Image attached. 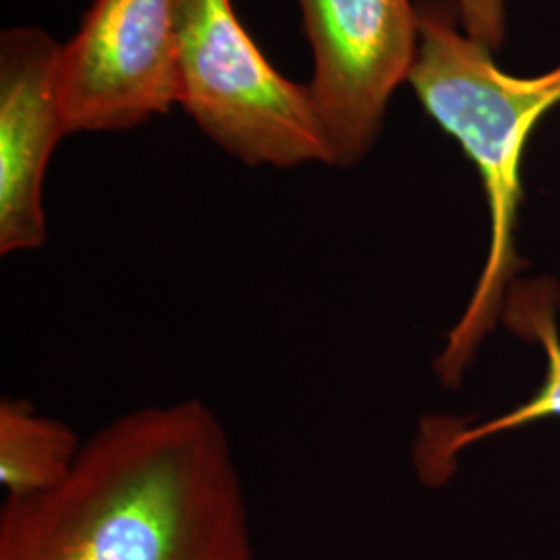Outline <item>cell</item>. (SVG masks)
Returning a JSON list of instances; mask_svg holds the SVG:
<instances>
[{
    "label": "cell",
    "instance_id": "obj_2",
    "mask_svg": "<svg viewBox=\"0 0 560 560\" xmlns=\"http://www.w3.org/2000/svg\"><path fill=\"white\" fill-rule=\"evenodd\" d=\"M418 20L420 46L409 85L428 117L474 162L490 214V245L476 289L434 363L442 384L457 386L481 340L502 320L523 264L515 247L521 164L538 122L560 106V65L527 78L502 71L494 52L463 32L448 2H423Z\"/></svg>",
    "mask_w": 560,
    "mask_h": 560
},
{
    "label": "cell",
    "instance_id": "obj_3",
    "mask_svg": "<svg viewBox=\"0 0 560 560\" xmlns=\"http://www.w3.org/2000/svg\"><path fill=\"white\" fill-rule=\"evenodd\" d=\"M177 104L247 166H335L307 85L287 80L237 20L233 0H180Z\"/></svg>",
    "mask_w": 560,
    "mask_h": 560
},
{
    "label": "cell",
    "instance_id": "obj_8",
    "mask_svg": "<svg viewBox=\"0 0 560 560\" xmlns=\"http://www.w3.org/2000/svg\"><path fill=\"white\" fill-rule=\"evenodd\" d=\"M83 442L57 418L40 416L25 399L0 402V483L9 499L34 497L65 480Z\"/></svg>",
    "mask_w": 560,
    "mask_h": 560
},
{
    "label": "cell",
    "instance_id": "obj_7",
    "mask_svg": "<svg viewBox=\"0 0 560 560\" xmlns=\"http://www.w3.org/2000/svg\"><path fill=\"white\" fill-rule=\"evenodd\" d=\"M559 284L550 279L513 282L502 310V322L521 339L536 342L546 355L544 381L536 395L494 420L463 423L455 420L428 421L418 444V465L423 480H446L455 460L471 444L534 421L560 418Z\"/></svg>",
    "mask_w": 560,
    "mask_h": 560
},
{
    "label": "cell",
    "instance_id": "obj_9",
    "mask_svg": "<svg viewBox=\"0 0 560 560\" xmlns=\"http://www.w3.org/2000/svg\"><path fill=\"white\" fill-rule=\"evenodd\" d=\"M463 32L497 52L506 36V0H455Z\"/></svg>",
    "mask_w": 560,
    "mask_h": 560
},
{
    "label": "cell",
    "instance_id": "obj_4",
    "mask_svg": "<svg viewBox=\"0 0 560 560\" xmlns=\"http://www.w3.org/2000/svg\"><path fill=\"white\" fill-rule=\"evenodd\" d=\"M180 0H94L60 46L65 131H127L166 115L179 96Z\"/></svg>",
    "mask_w": 560,
    "mask_h": 560
},
{
    "label": "cell",
    "instance_id": "obj_6",
    "mask_svg": "<svg viewBox=\"0 0 560 560\" xmlns=\"http://www.w3.org/2000/svg\"><path fill=\"white\" fill-rule=\"evenodd\" d=\"M60 46L44 30L0 36V254L46 243L44 179L67 131L59 102Z\"/></svg>",
    "mask_w": 560,
    "mask_h": 560
},
{
    "label": "cell",
    "instance_id": "obj_5",
    "mask_svg": "<svg viewBox=\"0 0 560 560\" xmlns=\"http://www.w3.org/2000/svg\"><path fill=\"white\" fill-rule=\"evenodd\" d=\"M314 50L312 101L328 133L335 166L368 156L388 102L409 81L420 46L411 0H298Z\"/></svg>",
    "mask_w": 560,
    "mask_h": 560
},
{
    "label": "cell",
    "instance_id": "obj_1",
    "mask_svg": "<svg viewBox=\"0 0 560 560\" xmlns=\"http://www.w3.org/2000/svg\"><path fill=\"white\" fill-rule=\"evenodd\" d=\"M0 560H256L221 418L185 399L106 423L59 486L4 499Z\"/></svg>",
    "mask_w": 560,
    "mask_h": 560
}]
</instances>
